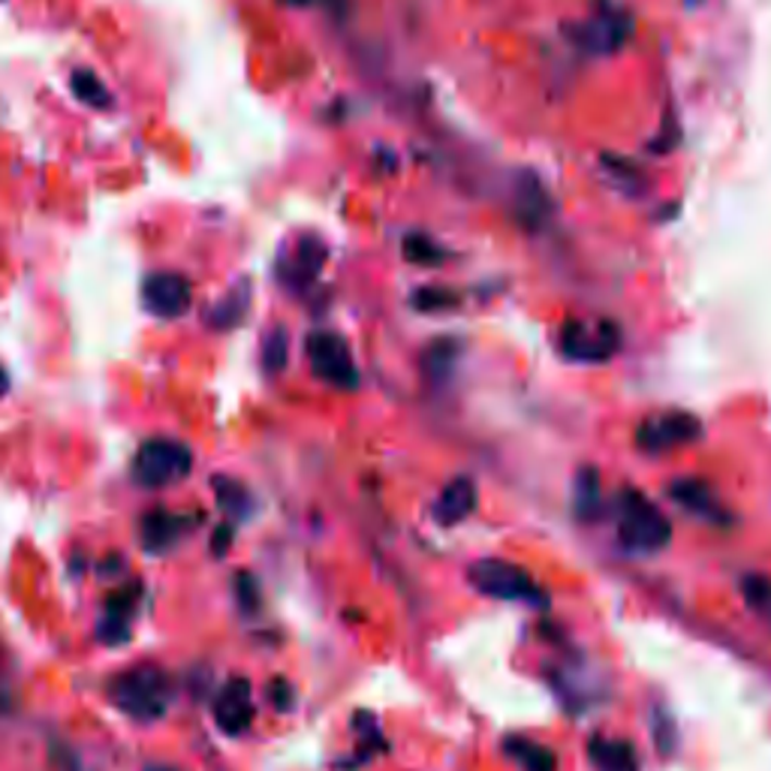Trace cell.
Masks as SVG:
<instances>
[{
    "label": "cell",
    "instance_id": "cell-1",
    "mask_svg": "<svg viewBox=\"0 0 771 771\" xmlns=\"http://www.w3.org/2000/svg\"><path fill=\"white\" fill-rule=\"evenodd\" d=\"M109 699L127 718L151 723L166 714L172 702V681L166 672L154 667H136L121 672L109 684Z\"/></svg>",
    "mask_w": 771,
    "mask_h": 771
},
{
    "label": "cell",
    "instance_id": "cell-2",
    "mask_svg": "<svg viewBox=\"0 0 771 771\" xmlns=\"http://www.w3.org/2000/svg\"><path fill=\"white\" fill-rule=\"evenodd\" d=\"M190 468H194L190 449L170 437L145 440L133 458V476L145 488H163V485L178 483L190 473Z\"/></svg>",
    "mask_w": 771,
    "mask_h": 771
},
{
    "label": "cell",
    "instance_id": "cell-3",
    "mask_svg": "<svg viewBox=\"0 0 771 771\" xmlns=\"http://www.w3.org/2000/svg\"><path fill=\"white\" fill-rule=\"evenodd\" d=\"M621 539L636 551H657L672 539V524L663 512L654 507L648 497L639 492H624L621 495Z\"/></svg>",
    "mask_w": 771,
    "mask_h": 771
},
{
    "label": "cell",
    "instance_id": "cell-4",
    "mask_svg": "<svg viewBox=\"0 0 771 771\" xmlns=\"http://www.w3.org/2000/svg\"><path fill=\"white\" fill-rule=\"evenodd\" d=\"M471 585L485 597L495 600H527V602H546V594L536 588V582L524 573L522 567H515L510 561H497V558H485L471 567Z\"/></svg>",
    "mask_w": 771,
    "mask_h": 771
},
{
    "label": "cell",
    "instance_id": "cell-5",
    "mask_svg": "<svg viewBox=\"0 0 771 771\" xmlns=\"http://www.w3.org/2000/svg\"><path fill=\"white\" fill-rule=\"evenodd\" d=\"M308 362L314 368L320 380H326L328 386L338 389H356L359 386V368L350 353V344L335 335V332H314L308 335Z\"/></svg>",
    "mask_w": 771,
    "mask_h": 771
},
{
    "label": "cell",
    "instance_id": "cell-6",
    "mask_svg": "<svg viewBox=\"0 0 771 771\" xmlns=\"http://www.w3.org/2000/svg\"><path fill=\"white\" fill-rule=\"evenodd\" d=\"M699 434H702V425L691 413H663V416L645 419L636 440L648 452H669L675 446L693 444Z\"/></svg>",
    "mask_w": 771,
    "mask_h": 771
},
{
    "label": "cell",
    "instance_id": "cell-7",
    "mask_svg": "<svg viewBox=\"0 0 771 771\" xmlns=\"http://www.w3.org/2000/svg\"><path fill=\"white\" fill-rule=\"evenodd\" d=\"M142 299L148 314L160 316V320H178V316L190 311L194 287H190L187 277L163 272V275H151L145 281Z\"/></svg>",
    "mask_w": 771,
    "mask_h": 771
},
{
    "label": "cell",
    "instance_id": "cell-8",
    "mask_svg": "<svg viewBox=\"0 0 771 771\" xmlns=\"http://www.w3.org/2000/svg\"><path fill=\"white\" fill-rule=\"evenodd\" d=\"M618 332L612 328V323H570L561 332V350L570 359L579 362H600L606 356H612L618 350Z\"/></svg>",
    "mask_w": 771,
    "mask_h": 771
},
{
    "label": "cell",
    "instance_id": "cell-9",
    "mask_svg": "<svg viewBox=\"0 0 771 771\" xmlns=\"http://www.w3.org/2000/svg\"><path fill=\"white\" fill-rule=\"evenodd\" d=\"M630 37V18L624 10H597L585 25L579 27V42L590 54L618 52Z\"/></svg>",
    "mask_w": 771,
    "mask_h": 771
},
{
    "label": "cell",
    "instance_id": "cell-10",
    "mask_svg": "<svg viewBox=\"0 0 771 771\" xmlns=\"http://www.w3.org/2000/svg\"><path fill=\"white\" fill-rule=\"evenodd\" d=\"M214 720L226 735H241L253 723V693L248 679H229L214 699Z\"/></svg>",
    "mask_w": 771,
    "mask_h": 771
},
{
    "label": "cell",
    "instance_id": "cell-11",
    "mask_svg": "<svg viewBox=\"0 0 771 771\" xmlns=\"http://www.w3.org/2000/svg\"><path fill=\"white\" fill-rule=\"evenodd\" d=\"M473 510H476V485H473L468 476H458V480L446 485L440 497H437L434 519L446 524V527H452V524L464 522Z\"/></svg>",
    "mask_w": 771,
    "mask_h": 771
},
{
    "label": "cell",
    "instance_id": "cell-12",
    "mask_svg": "<svg viewBox=\"0 0 771 771\" xmlns=\"http://www.w3.org/2000/svg\"><path fill=\"white\" fill-rule=\"evenodd\" d=\"M590 762L597 771H636L639 769V757L630 742H618V738H594L588 747Z\"/></svg>",
    "mask_w": 771,
    "mask_h": 771
},
{
    "label": "cell",
    "instance_id": "cell-13",
    "mask_svg": "<svg viewBox=\"0 0 771 771\" xmlns=\"http://www.w3.org/2000/svg\"><path fill=\"white\" fill-rule=\"evenodd\" d=\"M672 500H679L681 507L699 519H720V503L718 497L711 495V488L699 480H679V483L669 488Z\"/></svg>",
    "mask_w": 771,
    "mask_h": 771
},
{
    "label": "cell",
    "instance_id": "cell-14",
    "mask_svg": "<svg viewBox=\"0 0 771 771\" xmlns=\"http://www.w3.org/2000/svg\"><path fill=\"white\" fill-rule=\"evenodd\" d=\"M184 522L178 515H172L166 510L148 512L142 519V543L148 551H163L170 549L172 543L182 536Z\"/></svg>",
    "mask_w": 771,
    "mask_h": 771
},
{
    "label": "cell",
    "instance_id": "cell-15",
    "mask_svg": "<svg viewBox=\"0 0 771 771\" xmlns=\"http://www.w3.org/2000/svg\"><path fill=\"white\" fill-rule=\"evenodd\" d=\"M507 754H510L524 771H558V757L551 754L549 747L534 745V742L510 738V742H507Z\"/></svg>",
    "mask_w": 771,
    "mask_h": 771
},
{
    "label": "cell",
    "instance_id": "cell-16",
    "mask_svg": "<svg viewBox=\"0 0 771 771\" xmlns=\"http://www.w3.org/2000/svg\"><path fill=\"white\" fill-rule=\"evenodd\" d=\"M70 85L85 105H94V109H109L112 105V94L105 91V85L94 76L91 70H76Z\"/></svg>",
    "mask_w": 771,
    "mask_h": 771
},
{
    "label": "cell",
    "instance_id": "cell-17",
    "mask_svg": "<svg viewBox=\"0 0 771 771\" xmlns=\"http://www.w3.org/2000/svg\"><path fill=\"white\" fill-rule=\"evenodd\" d=\"M289 359V335L287 328L275 326L262 340V368L269 374H281Z\"/></svg>",
    "mask_w": 771,
    "mask_h": 771
},
{
    "label": "cell",
    "instance_id": "cell-18",
    "mask_svg": "<svg viewBox=\"0 0 771 771\" xmlns=\"http://www.w3.org/2000/svg\"><path fill=\"white\" fill-rule=\"evenodd\" d=\"M323 262H326V248H323V241H320L316 236H301L299 250H296V275H304V281L320 275Z\"/></svg>",
    "mask_w": 771,
    "mask_h": 771
},
{
    "label": "cell",
    "instance_id": "cell-19",
    "mask_svg": "<svg viewBox=\"0 0 771 771\" xmlns=\"http://www.w3.org/2000/svg\"><path fill=\"white\" fill-rule=\"evenodd\" d=\"M214 492H217V500H221V507L229 512V515H236V519L248 515L250 495L245 485L236 483V480H223V476H217V480H214Z\"/></svg>",
    "mask_w": 771,
    "mask_h": 771
},
{
    "label": "cell",
    "instance_id": "cell-20",
    "mask_svg": "<svg viewBox=\"0 0 771 771\" xmlns=\"http://www.w3.org/2000/svg\"><path fill=\"white\" fill-rule=\"evenodd\" d=\"M245 311H248V284L241 281L236 287V296H226V299L211 311V320H214L217 326H236L238 320L245 316Z\"/></svg>",
    "mask_w": 771,
    "mask_h": 771
},
{
    "label": "cell",
    "instance_id": "cell-21",
    "mask_svg": "<svg viewBox=\"0 0 771 771\" xmlns=\"http://www.w3.org/2000/svg\"><path fill=\"white\" fill-rule=\"evenodd\" d=\"M745 600L750 609H757L766 621H771V579H762V575H750L745 579Z\"/></svg>",
    "mask_w": 771,
    "mask_h": 771
},
{
    "label": "cell",
    "instance_id": "cell-22",
    "mask_svg": "<svg viewBox=\"0 0 771 771\" xmlns=\"http://www.w3.org/2000/svg\"><path fill=\"white\" fill-rule=\"evenodd\" d=\"M597 503H600V497H597V476L585 471L582 473V480H579V485H575V512L588 522V519H594V512H597Z\"/></svg>",
    "mask_w": 771,
    "mask_h": 771
},
{
    "label": "cell",
    "instance_id": "cell-23",
    "mask_svg": "<svg viewBox=\"0 0 771 771\" xmlns=\"http://www.w3.org/2000/svg\"><path fill=\"white\" fill-rule=\"evenodd\" d=\"M405 257L410 262H419V265H437V262L444 260V253H440V248H434L432 241L425 236H410L405 241Z\"/></svg>",
    "mask_w": 771,
    "mask_h": 771
},
{
    "label": "cell",
    "instance_id": "cell-24",
    "mask_svg": "<svg viewBox=\"0 0 771 771\" xmlns=\"http://www.w3.org/2000/svg\"><path fill=\"white\" fill-rule=\"evenodd\" d=\"M130 618H124V614L119 612H105V618L100 621V639L109 642V645H121V642L130 639Z\"/></svg>",
    "mask_w": 771,
    "mask_h": 771
},
{
    "label": "cell",
    "instance_id": "cell-25",
    "mask_svg": "<svg viewBox=\"0 0 771 771\" xmlns=\"http://www.w3.org/2000/svg\"><path fill=\"white\" fill-rule=\"evenodd\" d=\"M265 696H269V702H272L277 711H289V708H293V699H296V691H293V684H289L287 679H277L269 684Z\"/></svg>",
    "mask_w": 771,
    "mask_h": 771
},
{
    "label": "cell",
    "instance_id": "cell-26",
    "mask_svg": "<svg viewBox=\"0 0 771 771\" xmlns=\"http://www.w3.org/2000/svg\"><path fill=\"white\" fill-rule=\"evenodd\" d=\"M416 308H422V311H440V308H446V304H452V299L449 293H444V289H419L416 296Z\"/></svg>",
    "mask_w": 771,
    "mask_h": 771
},
{
    "label": "cell",
    "instance_id": "cell-27",
    "mask_svg": "<svg viewBox=\"0 0 771 771\" xmlns=\"http://www.w3.org/2000/svg\"><path fill=\"white\" fill-rule=\"evenodd\" d=\"M238 597H241V606L245 609H257V585L248 573L238 575Z\"/></svg>",
    "mask_w": 771,
    "mask_h": 771
},
{
    "label": "cell",
    "instance_id": "cell-28",
    "mask_svg": "<svg viewBox=\"0 0 771 771\" xmlns=\"http://www.w3.org/2000/svg\"><path fill=\"white\" fill-rule=\"evenodd\" d=\"M226 546H233V524H221L214 539H211V551H214L217 558L226 551Z\"/></svg>",
    "mask_w": 771,
    "mask_h": 771
},
{
    "label": "cell",
    "instance_id": "cell-29",
    "mask_svg": "<svg viewBox=\"0 0 771 771\" xmlns=\"http://www.w3.org/2000/svg\"><path fill=\"white\" fill-rule=\"evenodd\" d=\"M7 663H3V651H0V708H7V699H10V691H7Z\"/></svg>",
    "mask_w": 771,
    "mask_h": 771
},
{
    "label": "cell",
    "instance_id": "cell-30",
    "mask_svg": "<svg viewBox=\"0 0 771 771\" xmlns=\"http://www.w3.org/2000/svg\"><path fill=\"white\" fill-rule=\"evenodd\" d=\"M7 393H10V377H7V371L0 368V398H3Z\"/></svg>",
    "mask_w": 771,
    "mask_h": 771
},
{
    "label": "cell",
    "instance_id": "cell-31",
    "mask_svg": "<svg viewBox=\"0 0 771 771\" xmlns=\"http://www.w3.org/2000/svg\"><path fill=\"white\" fill-rule=\"evenodd\" d=\"M151 771H175V769H151Z\"/></svg>",
    "mask_w": 771,
    "mask_h": 771
}]
</instances>
